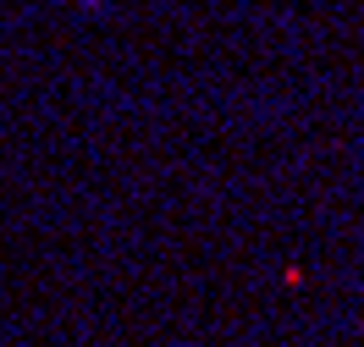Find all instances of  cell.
I'll return each mask as SVG.
<instances>
[{"label":"cell","instance_id":"obj_1","mask_svg":"<svg viewBox=\"0 0 364 347\" xmlns=\"http://www.w3.org/2000/svg\"><path fill=\"white\" fill-rule=\"evenodd\" d=\"M77 6H83V11H105V0H77Z\"/></svg>","mask_w":364,"mask_h":347}]
</instances>
